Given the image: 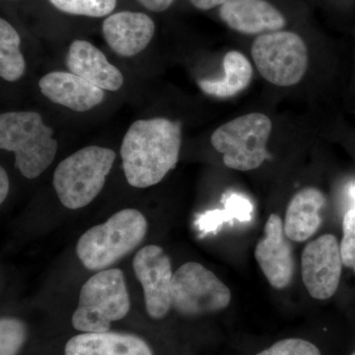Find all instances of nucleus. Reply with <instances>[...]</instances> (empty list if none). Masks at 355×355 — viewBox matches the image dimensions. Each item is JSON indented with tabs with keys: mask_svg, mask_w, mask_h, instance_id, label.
Masks as SVG:
<instances>
[{
	"mask_svg": "<svg viewBox=\"0 0 355 355\" xmlns=\"http://www.w3.org/2000/svg\"><path fill=\"white\" fill-rule=\"evenodd\" d=\"M147 228L146 218L139 210H121L81 236L77 243V256L88 270H107L139 247L146 238Z\"/></svg>",
	"mask_w": 355,
	"mask_h": 355,
	"instance_id": "nucleus-2",
	"label": "nucleus"
},
{
	"mask_svg": "<svg viewBox=\"0 0 355 355\" xmlns=\"http://www.w3.org/2000/svg\"><path fill=\"white\" fill-rule=\"evenodd\" d=\"M326 198L319 189L304 188L294 195L287 207L284 232L293 242H304L316 234L322 224Z\"/></svg>",
	"mask_w": 355,
	"mask_h": 355,
	"instance_id": "nucleus-16",
	"label": "nucleus"
},
{
	"mask_svg": "<svg viewBox=\"0 0 355 355\" xmlns=\"http://www.w3.org/2000/svg\"><path fill=\"white\" fill-rule=\"evenodd\" d=\"M219 17L229 29L258 37L286 29V14L272 0H227L219 7Z\"/></svg>",
	"mask_w": 355,
	"mask_h": 355,
	"instance_id": "nucleus-12",
	"label": "nucleus"
},
{
	"mask_svg": "<svg viewBox=\"0 0 355 355\" xmlns=\"http://www.w3.org/2000/svg\"><path fill=\"white\" fill-rule=\"evenodd\" d=\"M67 65L70 72L103 90L114 92L123 86V76L120 70L109 62L97 46L87 41L72 42L67 53Z\"/></svg>",
	"mask_w": 355,
	"mask_h": 355,
	"instance_id": "nucleus-15",
	"label": "nucleus"
},
{
	"mask_svg": "<svg viewBox=\"0 0 355 355\" xmlns=\"http://www.w3.org/2000/svg\"><path fill=\"white\" fill-rule=\"evenodd\" d=\"M55 8L72 15L100 18L116 8V0H49Z\"/></svg>",
	"mask_w": 355,
	"mask_h": 355,
	"instance_id": "nucleus-21",
	"label": "nucleus"
},
{
	"mask_svg": "<svg viewBox=\"0 0 355 355\" xmlns=\"http://www.w3.org/2000/svg\"><path fill=\"white\" fill-rule=\"evenodd\" d=\"M130 308L123 272L118 268L101 270L83 284L72 324L84 333H104L112 322L127 316Z\"/></svg>",
	"mask_w": 355,
	"mask_h": 355,
	"instance_id": "nucleus-5",
	"label": "nucleus"
},
{
	"mask_svg": "<svg viewBox=\"0 0 355 355\" xmlns=\"http://www.w3.org/2000/svg\"><path fill=\"white\" fill-rule=\"evenodd\" d=\"M39 87L51 102L76 112L90 111L105 98L103 89L72 72H50L42 77Z\"/></svg>",
	"mask_w": 355,
	"mask_h": 355,
	"instance_id": "nucleus-14",
	"label": "nucleus"
},
{
	"mask_svg": "<svg viewBox=\"0 0 355 355\" xmlns=\"http://www.w3.org/2000/svg\"><path fill=\"white\" fill-rule=\"evenodd\" d=\"M251 57L260 76L279 87L300 83L309 64L304 38L288 29L256 37L252 43Z\"/></svg>",
	"mask_w": 355,
	"mask_h": 355,
	"instance_id": "nucleus-7",
	"label": "nucleus"
},
{
	"mask_svg": "<svg viewBox=\"0 0 355 355\" xmlns=\"http://www.w3.org/2000/svg\"><path fill=\"white\" fill-rule=\"evenodd\" d=\"M181 144L179 121L164 118L135 121L121 147L128 183L139 189L160 183L176 167Z\"/></svg>",
	"mask_w": 355,
	"mask_h": 355,
	"instance_id": "nucleus-1",
	"label": "nucleus"
},
{
	"mask_svg": "<svg viewBox=\"0 0 355 355\" xmlns=\"http://www.w3.org/2000/svg\"><path fill=\"white\" fill-rule=\"evenodd\" d=\"M20 44L17 31L6 20H0V76L9 83L19 80L25 73L26 62Z\"/></svg>",
	"mask_w": 355,
	"mask_h": 355,
	"instance_id": "nucleus-19",
	"label": "nucleus"
},
{
	"mask_svg": "<svg viewBox=\"0 0 355 355\" xmlns=\"http://www.w3.org/2000/svg\"><path fill=\"white\" fill-rule=\"evenodd\" d=\"M155 24L146 14L123 11L112 14L103 23L105 41L123 58L135 57L150 43Z\"/></svg>",
	"mask_w": 355,
	"mask_h": 355,
	"instance_id": "nucleus-13",
	"label": "nucleus"
},
{
	"mask_svg": "<svg viewBox=\"0 0 355 355\" xmlns=\"http://www.w3.org/2000/svg\"><path fill=\"white\" fill-rule=\"evenodd\" d=\"M343 266L340 244L335 236L323 235L309 243L301 257V272L310 295L318 300L335 295Z\"/></svg>",
	"mask_w": 355,
	"mask_h": 355,
	"instance_id": "nucleus-9",
	"label": "nucleus"
},
{
	"mask_svg": "<svg viewBox=\"0 0 355 355\" xmlns=\"http://www.w3.org/2000/svg\"><path fill=\"white\" fill-rule=\"evenodd\" d=\"M231 291L214 272L195 261L180 266L172 280V307L184 316L225 309Z\"/></svg>",
	"mask_w": 355,
	"mask_h": 355,
	"instance_id": "nucleus-8",
	"label": "nucleus"
},
{
	"mask_svg": "<svg viewBox=\"0 0 355 355\" xmlns=\"http://www.w3.org/2000/svg\"><path fill=\"white\" fill-rule=\"evenodd\" d=\"M114 160L112 149L100 146L84 147L62 160L53 179L60 202L78 209L93 202L104 188Z\"/></svg>",
	"mask_w": 355,
	"mask_h": 355,
	"instance_id": "nucleus-4",
	"label": "nucleus"
},
{
	"mask_svg": "<svg viewBox=\"0 0 355 355\" xmlns=\"http://www.w3.org/2000/svg\"><path fill=\"white\" fill-rule=\"evenodd\" d=\"M257 355H322L316 345L302 338H286Z\"/></svg>",
	"mask_w": 355,
	"mask_h": 355,
	"instance_id": "nucleus-23",
	"label": "nucleus"
},
{
	"mask_svg": "<svg viewBox=\"0 0 355 355\" xmlns=\"http://www.w3.org/2000/svg\"><path fill=\"white\" fill-rule=\"evenodd\" d=\"M252 205L244 198L234 197L229 198L226 209L223 210H212L202 214L196 224L202 232L207 234L216 232L222 224L237 219L240 222L251 220Z\"/></svg>",
	"mask_w": 355,
	"mask_h": 355,
	"instance_id": "nucleus-20",
	"label": "nucleus"
},
{
	"mask_svg": "<svg viewBox=\"0 0 355 355\" xmlns=\"http://www.w3.org/2000/svg\"><path fill=\"white\" fill-rule=\"evenodd\" d=\"M349 196L350 198L352 200V202H354V207L352 209H355V183H352L349 184Z\"/></svg>",
	"mask_w": 355,
	"mask_h": 355,
	"instance_id": "nucleus-28",
	"label": "nucleus"
},
{
	"mask_svg": "<svg viewBox=\"0 0 355 355\" xmlns=\"http://www.w3.org/2000/svg\"><path fill=\"white\" fill-rule=\"evenodd\" d=\"M142 6L153 12H163L171 7L174 0H137Z\"/></svg>",
	"mask_w": 355,
	"mask_h": 355,
	"instance_id": "nucleus-25",
	"label": "nucleus"
},
{
	"mask_svg": "<svg viewBox=\"0 0 355 355\" xmlns=\"http://www.w3.org/2000/svg\"><path fill=\"white\" fill-rule=\"evenodd\" d=\"M352 355H355V352H354V354H352Z\"/></svg>",
	"mask_w": 355,
	"mask_h": 355,
	"instance_id": "nucleus-29",
	"label": "nucleus"
},
{
	"mask_svg": "<svg viewBox=\"0 0 355 355\" xmlns=\"http://www.w3.org/2000/svg\"><path fill=\"white\" fill-rule=\"evenodd\" d=\"M65 355H153L141 338L127 334L84 333L70 338Z\"/></svg>",
	"mask_w": 355,
	"mask_h": 355,
	"instance_id": "nucleus-17",
	"label": "nucleus"
},
{
	"mask_svg": "<svg viewBox=\"0 0 355 355\" xmlns=\"http://www.w3.org/2000/svg\"><path fill=\"white\" fill-rule=\"evenodd\" d=\"M9 193V178L3 167L0 168V202L3 203Z\"/></svg>",
	"mask_w": 355,
	"mask_h": 355,
	"instance_id": "nucleus-27",
	"label": "nucleus"
},
{
	"mask_svg": "<svg viewBox=\"0 0 355 355\" xmlns=\"http://www.w3.org/2000/svg\"><path fill=\"white\" fill-rule=\"evenodd\" d=\"M27 338V328L22 321L14 318H2L0 321V355H16Z\"/></svg>",
	"mask_w": 355,
	"mask_h": 355,
	"instance_id": "nucleus-22",
	"label": "nucleus"
},
{
	"mask_svg": "<svg viewBox=\"0 0 355 355\" xmlns=\"http://www.w3.org/2000/svg\"><path fill=\"white\" fill-rule=\"evenodd\" d=\"M224 76L221 79H202L198 87L205 94L226 99L248 88L254 76V67L241 51H230L224 55Z\"/></svg>",
	"mask_w": 355,
	"mask_h": 355,
	"instance_id": "nucleus-18",
	"label": "nucleus"
},
{
	"mask_svg": "<svg viewBox=\"0 0 355 355\" xmlns=\"http://www.w3.org/2000/svg\"><path fill=\"white\" fill-rule=\"evenodd\" d=\"M189 1L198 10L209 11L223 6L227 0H189Z\"/></svg>",
	"mask_w": 355,
	"mask_h": 355,
	"instance_id": "nucleus-26",
	"label": "nucleus"
},
{
	"mask_svg": "<svg viewBox=\"0 0 355 355\" xmlns=\"http://www.w3.org/2000/svg\"><path fill=\"white\" fill-rule=\"evenodd\" d=\"M0 147L15 154V167L27 179L43 174L55 157L58 141L36 112H8L0 116Z\"/></svg>",
	"mask_w": 355,
	"mask_h": 355,
	"instance_id": "nucleus-3",
	"label": "nucleus"
},
{
	"mask_svg": "<svg viewBox=\"0 0 355 355\" xmlns=\"http://www.w3.org/2000/svg\"><path fill=\"white\" fill-rule=\"evenodd\" d=\"M343 266L355 272V209L343 216V239L340 245Z\"/></svg>",
	"mask_w": 355,
	"mask_h": 355,
	"instance_id": "nucleus-24",
	"label": "nucleus"
},
{
	"mask_svg": "<svg viewBox=\"0 0 355 355\" xmlns=\"http://www.w3.org/2000/svg\"><path fill=\"white\" fill-rule=\"evenodd\" d=\"M272 132L270 116L261 113L243 114L223 123L212 133V146L223 156L226 167L253 171L268 158V139Z\"/></svg>",
	"mask_w": 355,
	"mask_h": 355,
	"instance_id": "nucleus-6",
	"label": "nucleus"
},
{
	"mask_svg": "<svg viewBox=\"0 0 355 355\" xmlns=\"http://www.w3.org/2000/svg\"><path fill=\"white\" fill-rule=\"evenodd\" d=\"M254 257L270 286L284 289L291 284L295 272L293 249L277 214L268 217L265 236L257 244Z\"/></svg>",
	"mask_w": 355,
	"mask_h": 355,
	"instance_id": "nucleus-11",
	"label": "nucleus"
},
{
	"mask_svg": "<svg viewBox=\"0 0 355 355\" xmlns=\"http://www.w3.org/2000/svg\"><path fill=\"white\" fill-rule=\"evenodd\" d=\"M137 279L144 287L146 311L153 319L165 317L172 307L171 261L156 245L140 249L132 261Z\"/></svg>",
	"mask_w": 355,
	"mask_h": 355,
	"instance_id": "nucleus-10",
	"label": "nucleus"
}]
</instances>
